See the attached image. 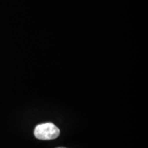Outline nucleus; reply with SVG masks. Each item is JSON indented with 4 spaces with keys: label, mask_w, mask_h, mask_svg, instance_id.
<instances>
[{
    "label": "nucleus",
    "mask_w": 148,
    "mask_h": 148,
    "mask_svg": "<svg viewBox=\"0 0 148 148\" xmlns=\"http://www.w3.org/2000/svg\"><path fill=\"white\" fill-rule=\"evenodd\" d=\"M35 137L42 140H52L58 138L60 130L52 123H45L38 125L34 131Z\"/></svg>",
    "instance_id": "obj_1"
},
{
    "label": "nucleus",
    "mask_w": 148,
    "mask_h": 148,
    "mask_svg": "<svg viewBox=\"0 0 148 148\" xmlns=\"http://www.w3.org/2000/svg\"><path fill=\"white\" fill-rule=\"evenodd\" d=\"M56 148H66V147H56Z\"/></svg>",
    "instance_id": "obj_2"
}]
</instances>
